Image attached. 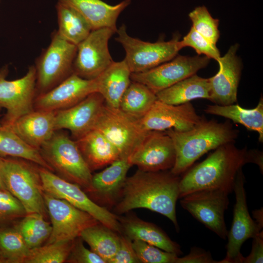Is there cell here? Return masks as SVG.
Listing matches in <instances>:
<instances>
[{
  "label": "cell",
  "instance_id": "6da1fadb",
  "mask_svg": "<svg viewBox=\"0 0 263 263\" xmlns=\"http://www.w3.org/2000/svg\"><path fill=\"white\" fill-rule=\"evenodd\" d=\"M180 179L170 171L138 169L127 177L113 213L119 215L136 208H146L167 217L178 230L176 204L179 198Z\"/></svg>",
  "mask_w": 263,
  "mask_h": 263
},
{
  "label": "cell",
  "instance_id": "7a4b0ae2",
  "mask_svg": "<svg viewBox=\"0 0 263 263\" xmlns=\"http://www.w3.org/2000/svg\"><path fill=\"white\" fill-rule=\"evenodd\" d=\"M248 163H252V151L246 147L239 149L234 142L219 146L180 178L179 198L205 189H223L231 193L238 172Z\"/></svg>",
  "mask_w": 263,
  "mask_h": 263
},
{
  "label": "cell",
  "instance_id": "3957f363",
  "mask_svg": "<svg viewBox=\"0 0 263 263\" xmlns=\"http://www.w3.org/2000/svg\"><path fill=\"white\" fill-rule=\"evenodd\" d=\"M171 138L175 150V161L170 172L179 175L187 171L204 154L224 144L234 142L239 131L229 121L218 122L202 117L191 129L165 131Z\"/></svg>",
  "mask_w": 263,
  "mask_h": 263
},
{
  "label": "cell",
  "instance_id": "277c9868",
  "mask_svg": "<svg viewBox=\"0 0 263 263\" xmlns=\"http://www.w3.org/2000/svg\"><path fill=\"white\" fill-rule=\"evenodd\" d=\"M39 167L24 159L0 156V176L7 190L20 202L27 214L38 213L46 218Z\"/></svg>",
  "mask_w": 263,
  "mask_h": 263
},
{
  "label": "cell",
  "instance_id": "5b68a950",
  "mask_svg": "<svg viewBox=\"0 0 263 263\" xmlns=\"http://www.w3.org/2000/svg\"><path fill=\"white\" fill-rule=\"evenodd\" d=\"M38 150L56 175L77 184L87 192L90 190L92 171L75 140L64 132L56 131L52 137Z\"/></svg>",
  "mask_w": 263,
  "mask_h": 263
},
{
  "label": "cell",
  "instance_id": "8992f818",
  "mask_svg": "<svg viewBox=\"0 0 263 263\" xmlns=\"http://www.w3.org/2000/svg\"><path fill=\"white\" fill-rule=\"evenodd\" d=\"M77 46L54 32L49 45L37 58L36 96L53 89L73 73Z\"/></svg>",
  "mask_w": 263,
  "mask_h": 263
},
{
  "label": "cell",
  "instance_id": "52a82bcc",
  "mask_svg": "<svg viewBox=\"0 0 263 263\" xmlns=\"http://www.w3.org/2000/svg\"><path fill=\"white\" fill-rule=\"evenodd\" d=\"M116 33L115 39L125 50L124 59L132 73L143 72L169 61L181 50L177 35L168 41H144L128 35L125 24L117 29Z\"/></svg>",
  "mask_w": 263,
  "mask_h": 263
},
{
  "label": "cell",
  "instance_id": "ba28073f",
  "mask_svg": "<svg viewBox=\"0 0 263 263\" xmlns=\"http://www.w3.org/2000/svg\"><path fill=\"white\" fill-rule=\"evenodd\" d=\"M93 129L101 132L116 148L120 158L124 159H128L148 132L139 120L106 103Z\"/></svg>",
  "mask_w": 263,
  "mask_h": 263
},
{
  "label": "cell",
  "instance_id": "9c48e42d",
  "mask_svg": "<svg viewBox=\"0 0 263 263\" xmlns=\"http://www.w3.org/2000/svg\"><path fill=\"white\" fill-rule=\"evenodd\" d=\"M7 65L0 69V110L5 109L1 126L10 127L22 116L34 110L36 97V71L30 66L21 78L8 80Z\"/></svg>",
  "mask_w": 263,
  "mask_h": 263
},
{
  "label": "cell",
  "instance_id": "30bf717a",
  "mask_svg": "<svg viewBox=\"0 0 263 263\" xmlns=\"http://www.w3.org/2000/svg\"><path fill=\"white\" fill-rule=\"evenodd\" d=\"M39 171L44 192L67 201L87 212L102 225L121 234L118 215L94 202L77 184L64 180L40 166Z\"/></svg>",
  "mask_w": 263,
  "mask_h": 263
},
{
  "label": "cell",
  "instance_id": "8fae6325",
  "mask_svg": "<svg viewBox=\"0 0 263 263\" xmlns=\"http://www.w3.org/2000/svg\"><path fill=\"white\" fill-rule=\"evenodd\" d=\"M230 192L223 189L195 191L180 198L182 207L220 238L225 239L228 231L224 214Z\"/></svg>",
  "mask_w": 263,
  "mask_h": 263
},
{
  "label": "cell",
  "instance_id": "7c38bea8",
  "mask_svg": "<svg viewBox=\"0 0 263 263\" xmlns=\"http://www.w3.org/2000/svg\"><path fill=\"white\" fill-rule=\"evenodd\" d=\"M43 197L50 217L52 231L44 244L73 241L86 228L99 222L86 211L44 191Z\"/></svg>",
  "mask_w": 263,
  "mask_h": 263
},
{
  "label": "cell",
  "instance_id": "4fadbf2b",
  "mask_svg": "<svg viewBox=\"0 0 263 263\" xmlns=\"http://www.w3.org/2000/svg\"><path fill=\"white\" fill-rule=\"evenodd\" d=\"M244 183L245 177L241 169L237 174L233 188L236 202L231 227L227 235L226 256L219 263H243L244 257L241 252L243 244L262 231L248 212Z\"/></svg>",
  "mask_w": 263,
  "mask_h": 263
},
{
  "label": "cell",
  "instance_id": "5bb4252c",
  "mask_svg": "<svg viewBox=\"0 0 263 263\" xmlns=\"http://www.w3.org/2000/svg\"><path fill=\"white\" fill-rule=\"evenodd\" d=\"M209 58L204 56H176L173 59L148 71L132 73V81L142 83L154 94L188 78L206 67Z\"/></svg>",
  "mask_w": 263,
  "mask_h": 263
},
{
  "label": "cell",
  "instance_id": "9a60e30c",
  "mask_svg": "<svg viewBox=\"0 0 263 263\" xmlns=\"http://www.w3.org/2000/svg\"><path fill=\"white\" fill-rule=\"evenodd\" d=\"M116 33L109 28L92 30L78 45L73 64V73L86 79L97 78L113 62L109 40Z\"/></svg>",
  "mask_w": 263,
  "mask_h": 263
},
{
  "label": "cell",
  "instance_id": "2e32d148",
  "mask_svg": "<svg viewBox=\"0 0 263 263\" xmlns=\"http://www.w3.org/2000/svg\"><path fill=\"white\" fill-rule=\"evenodd\" d=\"M128 160L132 166L145 171L171 169L175 161L172 140L165 131H148Z\"/></svg>",
  "mask_w": 263,
  "mask_h": 263
},
{
  "label": "cell",
  "instance_id": "e0dca14e",
  "mask_svg": "<svg viewBox=\"0 0 263 263\" xmlns=\"http://www.w3.org/2000/svg\"><path fill=\"white\" fill-rule=\"evenodd\" d=\"M201 118L190 102L171 105L157 100L139 121L146 131H166L173 129L185 132L193 128Z\"/></svg>",
  "mask_w": 263,
  "mask_h": 263
},
{
  "label": "cell",
  "instance_id": "ac0fdd59",
  "mask_svg": "<svg viewBox=\"0 0 263 263\" xmlns=\"http://www.w3.org/2000/svg\"><path fill=\"white\" fill-rule=\"evenodd\" d=\"M97 92L96 79H86L73 73L47 92L35 98L34 110L56 112L80 102Z\"/></svg>",
  "mask_w": 263,
  "mask_h": 263
},
{
  "label": "cell",
  "instance_id": "d6986e66",
  "mask_svg": "<svg viewBox=\"0 0 263 263\" xmlns=\"http://www.w3.org/2000/svg\"><path fill=\"white\" fill-rule=\"evenodd\" d=\"M105 104L98 92L87 96L69 108L56 112L55 130H69L76 140L94 129L97 118Z\"/></svg>",
  "mask_w": 263,
  "mask_h": 263
},
{
  "label": "cell",
  "instance_id": "ffe728a7",
  "mask_svg": "<svg viewBox=\"0 0 263 263\" xmlns=\"http://www.w3.org/2000/svg\"><path fill=\"white\" fill-rule=\"evenodd\" d=\"M238 44L232 45L227 53L217 61L218 73L209 78L210 101L219 105H227L237 102L242 64L236 56Z\"/></svg>",
  "mask_w": 263,
  "mask_h": 263
},
{
  "label": "cell",
  "instance_id": "44dd1931",
  "mask_svg": "<svg viewBox=\"0 0 263 263\" xmlns=\"http://www.w3.org/2000/svg\"><path fill=\"white\" fill-rule=\"evenodd\" d=\"M132 167L128 159L119 158L103 170L93 175L90 198L100 206L108 208L117 202L127 173Z\"/></svg>",
  "mask_w": 263,
  "mask_h": 263
},
{
  "label": "cell",
  "instance_id": "7402d4cb",
  "mask_svg": "<svg viewBox=\"0 0 263 263\" xmlns=\"http://www.w3.org/2000/svg\"><path fill=\"white\" fill-rule=\"evenodd\" d=\"M55 114L56 112L34 110L8 127L28 145L39 150L56 131Z\"/></svg>",
  "mask_w": 263,
  "mask_h": 263
},
{
  "label": "cell",
  "instance_id": "603a6c76",
  "mask_svg": "<svg viewBox=\"0 0 263 263\" xmlns=\"http://www.w3.org/2000/svg\"><path fill=\"white\" fill-rule=\"evenodd\" d=\"M121 234L132 241L138 240L156 246L164 251L180 256V245L155 225L143 221L134 215L119 217Z\"/></svg>",
  "mask_w": 263,
  "mask_h": 263
},
{
  "label": "cell",
  "instance_id": "cb8c5ba5",
  "mask_svg": "<svg viewBox=\"0 0 263 263\" xmlns=\"http://www.w3.org/2000/svg\"><path fill=\"white\" fill-rule=\"evenodd\" d=\"M77 11L89 23L92 30L109 28L117 30L116 22L120 13L130 4L124 0L112 5L101 0H58Z\"/></svg>",
  "mask_w": 263,
  "mask_h": 263
},
{
  "label": "cell",
  "instance_id": "d4e9b609",
  "mask_svg": "<svg viewBox=\"0 0 263 263\" xmlns=\"http://www.w3.org/2000/svg\"><path fill=\"white\" fill-rule=\"evenodd\" d=\"M75 141L91 171L109 165L120 158L114 145L95 129Z\"/></svg>",
  "mask_w": 263,
  "mask_h": 263
},
{
  "label": "cell",
  "instance_id": "484cf974",
  "mask_svg": "<svg viewBox=\"0 0 263 263\" xmlns=\"http://www.w3.org/2000/svg\"><path fill=\"white\" fill-rule=\"evenodd\" d=\"M131 72L125 60L113 61L97 78V92L105 103L118 108L124 93L132 82Z\"/></svg>",
  "mask_w": 263,
  "mask_h": 263
},
{
  "label": "cell",
  "instance_id": "4316f807",
  "mask_svg": "<svg viewBox=\"0 0 263 263\" xmlns=\"http://www.w3.org/2000/svg\"><path fill=\"white\" fill-rule=\"evenodd\" d=\"M157 100L171 105H180L197 98L210 100L209 78L196 74L156 94Z\"/></svg>",
  "mask_w": 263,
  "mask_h": 263
},
{
  "label": "cell",
  "instance_id": "83f0119b",
  "mask_svg": "<svg viewBox=\"0 0 263 263\" xmlns=\"http://www.w3.org/2000/svg\"><path fill=\"white\" fill-rule=\"evenodd\" d=\"M206 113L222 116L235 123L243 125L248 130L258 132L259 141L263 142V99L262 96L257 106L251 109L244 108L238 104L209 105Z\"/></svg>",
  "mask_w": 263,
  "mask_h": 263
},
{
  "label": "cell",
  "instance_id": "f1b7e54d",
  "mask_svg": "<svg viewBox=\"0 0 263 263\" xmlns=\"http://www.w3.org/2000/svg\"><path fill=\"white\" fill-rule=\"evenodd\" d=\"M56 10L57 33L64 39L78 45L92 31L90 25L75 9L59 1Z\"/></svg>",
  "mask_w": 263,
  "mask_h": 263
},
{
  "label": "cell",
  "instance_id": "f546056e",
  "mask_svg": "<svg viewBox=\"0 0 263 263\" xmlns=\"http://www.w3.org/2000/svg\"><path fill=\"white\" fill-rule=\"evenodd\" d=\"M120 234L99 223L83 230L80 237L92 251L109 263L118 249Z\"/></svg>",
  "mask_w": 263,
  "mask_h": 263
},
{
  "label": "cell",
  "instance_id": "4dcf8cb0",
  "mask_svg": "<svg viewBox=\"0 0 263 263\" xmlns=\"http://www.w3.org/2000/svg\"><path fill=\"white\" fill-rule=\"evenodd\" d=\"M0 156L24 159L54 172L39 150L22 140L10 128L0 126Z\"/></svg>",
  "mask_w": 263,
  "mask_h": 263
},
{
  "label": "cell",
  "instance_id": "1f68e13d",
  "mask_svg": "<svg viewBox=\"0 0 263 263\" xmlns=\"http://www.w3.org/2000/svg\"><path fill=\"white\" fill-rule=\"evenodd\" d=\"M157 100L156 94L146 86L132 81L122 96L118 108L129 116L140 120Z\"/></svg>",
  "mask_w": 263,
  "mask_h": 263
},
{
  "label": "cell",
  "instance_id": "d6a6232c",
  "mask_svg": "<svg viewBox=\"0 0 263 263\" xmlns=\"http://www.w3.org/2000/svg\"><path fill=\"white\" fill-rule=\"evenodd\" d=\"M45 218L38 213L27 214L13 224L29 249L43 245L50 236L52 226Z\"/></svg>",
  "mask_w": 263,
  "mask_h": 263
},
{
  "label": "cell",
  "instance_id": "836d02e7",
  "mask_svg": "<svg viewBox=\"0 0 263 263\" xmlns=\"http://www.w3.org/2000/svg\"><path fill=\"white\" fill-rule=\"evenodd\" d=\"M29 251L13 224L0 227V263H25Z\"/></svg>",
  "mask_w": 263,
  "mask_h": 263
},
{
  "label": "cell",
  "instance_id": "e575fe53",
  "mask_svg": "<svg viewBox=\"0 0 263 263\" xmlns=\"http://www.w3.org/2000/svg\"><path fill=\"white\" fill-rule=\"evenodd\" d=\"M74 240L44 244L43 245L30 249L25 263L66 262L73 247Z\"/></svg>",
  "mask_w": 263,
  "mask_h": 263
},
{
  "label": "cell",
  "instance_id": "d590c367",
  "mask_svg": "<svg viewBox=\"0 0 263 263\" xmlns=\"http://www.w3.org/2000/svg\"><path fill=\"white\" fill-rule=\"evenodd\" d=\"M192 27L213 44L216 45L220 37L219 20L214 19L205 6L196 7L188 14Z\"/></svg>",
  "mask_w": 263,
  "mask_h": 263
},
{
  "label": "cell",
  "instance_id": "8d00e7d4",
  "mask_svg": "<svg viewBox=\"0 0 263 263\" xmlns=\"http://www.w3.org/2000/svg\"><path fill=\"white\" fill-rule=\"evenodd\" d=\"M26 214L17 198L8 190L0 189V227L11 225Z\"/></svg>",
  "mask_w": 263,
  "mask_h": 263
},
{
  "label": "cell",
  "instance_id": "74e56055",
  "mask_svg": "<svg viewBox=\"0 0 263 263\" xmlns=\"http://www.w3.org/2000/svg\"><path fill=\"white\" fill-rule=\"evenodd\" d=\"M132 246L140 263H176L179 257L138 240H132Z\"/></svg>",
  "mask_w": 263,
  "mask_h": 263
},
{
  "label": "cell",
  "instance_id": "f35d334b",
  "mask_svg": "<svg viewBox=\"0 0 263 263\" xmlns=\"http://www.w3.org/2000/svg\"><path fill=\"white\" fill-rule=\"evenodd\" d=\"M180 49L185 47L193 48L200 55L203 54L208 58H213L218 61L220 59V53L216 45L213 44L192 27L183 39L179 41Z\"/></svg>",
  "mask_w": 263,
  "mask_h": 263
},
{
  "label": "cell",
  "instance_id": "ab89813d",
  "mask_svg": "<svg viewBox=\"0 0 263 263\" xmlns=\"http://www.w3.org/2000/svg\"><path fill=\"white\" fill-rule=\"evenodd\" d=\"M66 262L70 263H106L91 249L86 248L80 237L75 239Z\"/></svg>",
  "mask_w": 263,
  "mask_h": 263
},
{
  "label": "cell",
  "instance_id": "60d3db41",
  "mask_svg": "<svg viewBox=\"0 0 263 263\" xmlns=\"http://www.w3.org/2000/svg\"><path fill=\"white\" fill-rule=\"evenodd\" d=\"M141 263L132 246V241L120 234L118 249L109 263Z\"/></svg>",
  "mask_w": 263,
  "mask_h": 263
},
{
  "label": "cell",
  "instance_id": "b9f144b4",
  "mask_svg": "<svg viewBox=\"0 0 263 263\" xmlns=\"http://www.w3.org/2000/svg\"><path fill=\"white\" fill-rule=\"evenodd\" d=\"M176 263H219V261L214 260L209 252L194 246L188 255L178 257Z\"/></svg>",
  "mask_w": 263,
  "mask_h": 263
},
{
  "label": "cell",
  "instance_id": "7bdbcfd3",
  "mask_svg": "<svg viewBox=\"0 0 263 263\" xmlns=\"http://www.w3.org/2000/svg\"><path fill=\"white\" fill-rule=\"evenodd\" d=\"M252 239L251 252L248 256L244 257L243 263H262L263 262V230Z\"/></svg>",
  "mask_w": 263,
  "mask_h": 263
},
{
  "label": "cell",
  "instance_id": "ee69618b",
  "mask_svg": "<svg viewBox=\"0 0 263 263\" xmlns=\"http://www.w3.org/2000/svg\"><path fill=\"white\" fill-rule=\"evenodd\" d=\"M253 214L255 219V222L259 226L263 228V208L254 210L253 211Z\"/></svg>",
  "mask_w": 263,
  "mask_h": 263
},
{
  "label": "cell",
  "instance_id": "f6af8a7d",
  "mask_svg": "<svg viewBox=\"0 0 263 263\" xmlns=\"http://www.w3.org/2000/svg\"><path fill=\"white\" fill-rule=\"evenodd\" d=\"M0 189L7 190L0 176Z\"/></svg>",
  "mask_w": 263,
  "mask_h": 263
},
{
  "label": "cell",
  "instance_id": "bcb514c9",
  "mask_svg": "<svg viewBox=\"0 0 263 263\" xmlns=\"http://www.w3.org/2000/svg\"><path fill=\"white\" fill-rule=\"evenodd\" d=\"M0 126H1V125H0Z\"/></svg>",
  "mask_w": 263,
  "mask_h": 263
},
{
  "label": "cell",
  "instance_id": "7dc6e473",
  "mask_svg": "<svg viewBox=\"0 0 263 263\" xmlns=\"http://www.w3.org/2000/svg\"></svg>",
  "mask_w": 263,
  "mask_h": 263
}]
</instances>
